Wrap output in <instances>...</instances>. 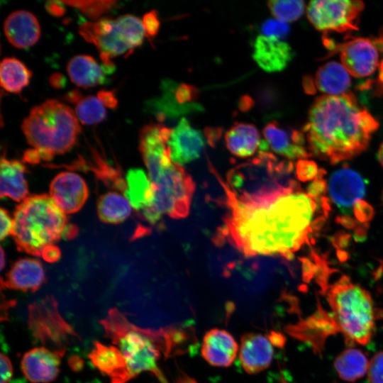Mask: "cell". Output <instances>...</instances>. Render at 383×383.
Wrapping results in <instances>:
<instances>
[{
  "mask_svg": "<svg viewBox=\"0 0 383 383\" xmlns=\"http://www.w3.org/2000/svg\"><path fill=\"white\" fill-rule=\"evenodd\" d=\"M221 181V179H219ZM228 212L223 234L245 255H278L291 258L309 241L329 212L299 186L257 196H236L221 180Z\"/></svg>",
  "mask_w": 383,
  "mask_h": 383,
  "instance_id": "6da1fadb",
  "label": "cell"
},
{
  "mask_svg": "<svg viewBox=\"0 0 383 383\" xmlns=\"http://www.w3.org/2000/svg\"><path fill=\"white\" fill-rule=\"evenodd\" d=\"M379 126L355 94L348 91L317 97L303 132L310 153L334 165L364 152Z\"/></svg>",
  "mask_w": 383,
  "mask_h": 383,
  "instance_id": "7a4b0ae2",
  "label": "cell"
},
{
  "mask_svg": "<svg viewBox=\"0 0 383 383\" xmlns=\"http://www.w3.org/2000/svg\"><path fill=\"white\" fill-rule=\"evenodd\" d=\"M28 144L42 160L64 154L75 145L81 127L74 111L56 99L33 107L22 123Z\"/></svg>",
  "mask_w": 383,
  "mask_h": 383,
  "instance_id": "3957f363",
  "label": "cell"
},
{
  "mask_svg": "<svg viewBox=\"0 0 383 383\" xmlns=\"http://www.w3.org/2000/svg\"><path fill=\"white\" fill-rule=\"evenodd\" d=\"M13 237L19 250L41 256L55 245L67 226L65 213L47 194L27 197L16 209Z\"/></svg>",
  "mask_w": 383,
  "mask_h": 383,
  "instance_id": "277c9868",
  "label": "cell"
},
{
  "mask_svg": "<svg viewBox=\"0 0 383 383\" xmlns=\"http://www.w3.org/2000/svg\"><path fill=\"white\" fill-rule=\"evenodd\" d=\"M326 294L336 331L348 341L367 344L372 336L376 319L370 293L343 275L328 286Z\"/></svg>",
  "mask_w": 383,
  "mask_h": 383,
  "instance_id": "5b68a950",
  "label": "cell"
},
{
  "mask_svg": "<svg viewBox=\"0 0 383 383\" xmlns=\"http://www.w3.org/2000/svg\"><path fill=\"white\" fill-rule=\"evenodd\" d=\"M104 335L118 345L122 353L131 379L150 372L165 382L157 362L160 356L162 333L133 325L116 307L100 321Z\"/></svg>",
  "mask_w": 383,
  "mask_h": 383,
  "instance_id": "8992f818",
  "label": "cell"
},
{
  "mask_svg": "<svg viewBox=\"0 0 383 383\" xmlns=\"http://www.w3.org/2000/svg\"><path fill=\"white\" fill-rule=\"evenodd\" d=\"M251 162L231 170L227 176L228 188L239 196H257L295 187L290 177L293 164L267 151H260Z\"/></svg>",
  "mask_w": 383,
  "mask_h": 383,
  "instance_id": "52a82bcc",
  "label": "cell"
},
{
  "mask_svg": "<svg viewBox=\"0 0 383 383\" xmlns=\"http://www.w3.org/2000/svg\"><path fill=\"white\" fill-rule=\"evenodd\" d=\"M79 32L99 50L106 72L113 70L112 57L140 46L145 35L142 20L132 14L84 22L80 24Z\"/></svg>",
  "mask_w": 383,
  "mask_h": 383,
  "instance_id": "ba28073f",
  "label": "cell"
},
{
  "mask_svg": "<svg viewBox=\"0 0 383 383\" xmlns=\"http://www.w3.org/2000/svg\"><path fill=\"white\" fill-rule=\"evenodd\" d=\"M151 184V201L142 211L146 221L155 224L163 214L173 218L188 215L195 184L192 177L181 166L172 162Z\"/></svg>",
  "mask_w": 383,
  "mask_h": 383,
  "instance_id": "9c48e42d",
  "label": "cell"
},
{
  "mask_svg": "<svg viewBox=\"0 0 383 383\" xmlns=\"http://www.w3.org/2000/svg\"><path fill=\"white\" fill-rule=\"evenodd\" d=\"M28 328L35 340L52 350L65 353L73 338L80 339L61 316L57 301L47 296L28 307Z\"/></svg>",
  "mask_w": 383,
  "mask_h": 383,
  "instance_id": "30bf717a",
  "label": "cell"
},
{
  "mask_svg": "<svg viewBox=\"0 0 383 383\" xmlns=\"http://www.w3.org/2000/svg\"><path fill=\"white\" fill-rule=\"evenodd\" d=\"M364 4L357 0H317L309 2L307 18L317 30L346 33L358 29V18Z\"/></svg>",
  "mask_w": 383,
  "mask_h": 383,
  "instance_id": "8fae6325",
  "label": "cell"
},
{
  "mask_svg": "<svg viewBox=\"0 0 383 383\" xmlns=\"http://www.w3.org/2000/svg\"><path fill=\"white\" fill-rule=\"evenodd\" d=\"M171 131L159 123L148 124L140 131L139 148L151 182L172 163L167 145Z\"/></svg>",
  "mask_w": 383,
  "mask_h": 383,
  "instance_id": "7c38bea8",
  "label": "cell"
},
{
  "mask_svg": "<svg viewBox=\"0 0 383 383\" xmlns=\"http://www.w3.org/2000/svg\"><path fill=\"white\" fill-rule=\"evenodd\" d=\"M342 65L350 74L365 77L373 74L378 66V50L374 41L354 38L338 45Z\"/></svg>",
  "mask_w": 383,
  "mask_h": 383,
  "instance_id": "4fadbf2b",
  "label": "cell"
},
{
  "mask_svg": "<svg viewBox=\"0 0 383 383\" xmlns=\"http://www.w3.org/2000/svg\"><path fill=\"white\" fill-rule=\"evenodd\" d=\"M88 196L86 182L73 172L59 173L50 185V196L65 213H74L80 210Z\"/></svg>",
  "mask_w": 383,
  "mask_h": 383,
  "instance_id": "5bb4252c",
  "label": "cell"
},
{
  "mask_svg": "<svg viewBox=\"0 0 383 383\" xmlns=\"http://www.w3.org/2000/svg\"><path fill=\"white\" fill-rule=\"evenodd\" d=\"M262 134L272 151L286 159L302 160L312 156L303 131L284 127L272 121L263 128Z\"/></svg>",
  "mask_w": 383,
  "mask_h": 383,
  "instance_id": "9a60e30c",
  "label": "cell"
},
{
  "mask_svg": "<svg viewBox=\"0 0 383 383\" xmlns=\"http://www.w3.org/2000/svg\"><path fill=\"white\" fill-rule=\"evenodd\" d=\"M204 145L201 133L184 117L172 128L167 142L171 161L179 166L199 158Z\"/></svg>",
  "mask_w": 383,
  "mask_h": 383,
  "instance_id": "2e32d148",
  "label": "cell"
},
{
  "mask_svg": "<svg viewBox=\"0 0 383 383\" xmlns=\"http://www.w3.org/2000/svg\"><path fill=\"white\" fill-rule=\"evenodd\" d=\"M328 192L331 201L343 212L347 213L365 194V182L353 169L343 167L330 177Z\"/></svg>",
  "mask_w": 383,
  "mask_h": 383,
  "instance_id": "e0dca14e",
  "label": "cell"
},
{
  "mask_svg": "<svg viewBox=\"0 0 383 383\" xmlns=\"http://www.w3.org/2000/svg\"><path fill=\"white\" fill-rule=\"evenodd\" d=\"M65 353L44 346L34 348L23 355L21 370L32 383L51 382L59 374L60 360Z\"/></svg>",
  "mask_w": 383,
  "mask_h": 383,
  "instance_id": "ac0fdd59",
  "label": "cell"
},
{
  "mask_svg": "<svg viewBox=\"0 0 383 383\" xmlns=\"http://www.w3.org/2000/svg\"><path fill=\"white\" fill-rule=\"evenodd\" d=\"M274 345L270 336L255 333L244 335L238 351L243 369L250 374L266 370L273 360Z\"/></svg>",
  "mask_w": 383,
  "mask_h": 383,
  "instance_id": "d6986e66",
  "label": "cell"
},
{
  "mask_svg": "<svg viewBox=\"0 0 383 383\" xmlns=\"http://www.w3.org/2000/svg\"><path fill=\"white\" fill-rule=\"evenodd\" d=\"M293 56L292 48L283 40L260 35L255 40L253 59L267 72L283 70Z\"/></svg>",
  "mask_w": 383,
  "mask_h": 383,
  "instance_id": "ffe728a7",
  "label": "cell"
},
{
  "mask_svg": "<svg viewBox=\"0 0 383 383\" xmlns=\"http://www.w3.org/2000/svg\"><path fill=\"white\" fill-rule=\"evenodd\" d=\"M201 351L202 357L210 365L226 367L235 360L239 346L235 339L227 331L213 328L205 333Z\"/></svg>",
  "mask_w": 383,
  "mask_h": 383,
  "instance_id": "44dd1931",
  "label": "cell"
},
{
  "mask_svg": "<svg viewBox=\"0 0 383 383\" xmlns=\"http://www.w3.org/2000/svg\"><path fill=\"white\" fill-rule=\"evenodd\" d=\"M88 357L102 374L110 378L111 383H126L132 379L126 360L118 348L96 340Z\"/></svg>",
  "mask_w": 383,
  "mask_h": 383,
  "instance_id": "7402d4cb",
  "label": "cell"
},
{
  "mask_svg": "<svg viewBox=\"0 0 383 383\" xmlns=\"http://www.w3.org/2000/svg\"><path fill=\"white\" fill-rule=\"evenodd\" d=\"M45 282V272L40 262L33 258L16 261L1 279V287L22 292H36Z\"/></svg>",
  "mask_w": 383,
  "mask_h": 383,
  "instance_id": "603a6c76",
  "label": "cell"
},
{
  "mask_svg": "<svg viewBox=\"0 0 383 383\" xmlns=\"http://www.w3.org/2000/svg\"><path fill=\"white\" fill-rule=\"evenodd\" d=\"M4 31L9 42L18 48L33 45L40 35V27L37 18L26 10L11 13L4 21Z\"/></svg>",
  "mask_w": 383,
  "mask_h": 383,
  "instance_id": "cb8c5ba5",
  "label": "cell"
},
{
  "mask_svg": "<svg viewBox=\"0 0 383 383\" xmlns=\"http://www.w3.org/2000/svg\"><path fill=\"white\" fill-rule=\"evenodd\" d=\"M25 165L19 160L2 156L1 160V197H8L16 201L27 198L28 187L25 176Z\"/></svg>",
  "mask_w": 383,
  "mask_h": 383,
  "instance_id": "d4e9b609",
  "label": "cell"
},
{
  "mask_svg": "<svg viewBox=\"0 0 383 383\" xmlns=\"http://www.w3.org/2000/svg\"><path fill=\"white\" fill-rule=\"evenodd\" d=\"M262 140L257 128L251 123H235L225 134L227 149L233 155L247 158L260 150Z\"/></svg>",
  "mask_w": 383,
  "mask_h": 383,
  "instance_id": "484cf974",
  "label": "cell"
},
{
  "mask_svg": "<svg viewBox=\"0 0 383 383\" xmlns=\"http://www.w3.org/2000/svg\"><path fill=\"white\" fill-rule=\"evenodd\" d=\"M316 89L326 95H340L350 87V74L342 64L331 61L322 65L314 78Z\"/></svg>",
  "mask_w": 383,
  "mask_h": 383,
  "instance_id": "4316f807",
  "label": "cell"
},
{
  "mask_svg": "<svg viewBox=\"0 0 383 383\" xmlns=\"http://www.w3.org/2000/svg\"><path fill=\"white\" fill-rule=\"evenodd\" d=\"M67 72L71 81L83 88L96 86L105 80L103 68L87 55L72 57L67 63Z\"/></svg>",
  "mask_w": 383,
  "mask_h": 383,
  "instance_id": "83f0119b",
  "label": "cell"
},
{
  "mask_svg": "<svg viewBox=\"0 0 383 383\" xmlns=\"http://www.w3.org/2000/svg\"><path fill=\"white\" fill-rule=\"evenodd\" d=\"M126 189L123 195L132 208L143 211L149 206L152 196V184L149 177L140 169H131L126 176Z\"/></svg>",
  "mask_w": 383,
  "mask_h": 383,
  "instance_id": "f1b7e54d",
  "label": "cell"
},
{
  "mask_svg": "<svg viewBox=\"0 0 383 383\" xmlns=\"http://www.w3.org/2000/svg\"><path fill=\"white\" fill-rule=\"evenodd\" d=\"M97 214L104 223H120L126 220L132 212L128 200L120 193L109 192L102 194L97 201Z\"/></svg>",
  "mask_w": 383,
  "mask_h": 383,
  "instance_id": "f546056e",
  "label": "cell"
},
{
  "mask_svg": "<svg viewBox=\"0 0 383 383\" xmlns=\"http://www.w3.org/2000/svg\"><path fill=\"white\" fill-rule=\"evenodd\" d=\"M31 71L18 59L4 57L0 65V82L6 91L18 94L28 85Z\"/></svg>",
  "mask_w": 383,
  "mask_h": 383,
  "instance_id": "4dcf8cb0",
  "label": "cell"
},
{
  "mask_svg": "<svg viewBox=\"0 0 383 383\" xmlns=\"http://www.w3.org/2000/svg\"><path fill=\"white\" fill-rule=\"evenodd\" d=\"M67 101L74 104V113L84 125H93L104 121L106 116L105 106L97 96H83L78 91H72L66 96Z\"/></svg>",
  "mask_w": 383,
  "mask_h": 383,
  "instance_id": "1f68e13d",
  "label": "cell"
},
{
  "mask_svg": "<svg viewBox=\"0 0 383 383\" xmlns=\"http://www.w3.org/2000/svg\"><path fill=\"white\" fill-rule=\"evenodd\" d=\"M369 362L361 350L349 348L337 356L334 361V366L342 379L354 382L367 372Z\"/></svg>",
  "mask_w": 383,
  "mask_h": 383,
  "instance_id": "d6a6232c",
  "label": "cell"
},
{
  "mask_svg": "<svg viewBox=\"0 0 383 383\" xmlns=\"http://www.w3.org/2000/svg\"><path fill=\"white\" fill-rule=\"evenodd\" d=\"M267 6L277 19L288 23L296 21L303 15L305 4L303 1L277 0L268 1Z\"/></svg>",
  "mask_w": 383,
  "mask_h": 383,
  "instance_id": "836d02e7",
  "label": "cell"
},
{
  "mask_svg": "<svg viewBox=\"0 0 383 383\" xmlns=\"http://www.w3.org/2000/svg\"><path fill=\"white\" fill-rule=\"evenodd\" d=\"M64 4L79 9L85 16L92 19H99L106 12L111 9L117 4L113 0H79L62 1Z\"/></svg>",
  "mask_w": 383,
  "mask_h": 383,
  "instance_id": "e575fe53",
  "label": "cell"
},
{
  "mask_svg": "<svg viewBox=\"0 0 383 383\" xmlns=\"http://www.w3.org/2000/svg\"><path fill=\"white\" fill-rule=\"evenodd\" d=\"M316 162L309 159L299 160L295 166V175L301 182H312L321 173Z\"/></svg>",
  "mask_w": 383,
  "mask_h": 383,
  "instance_id": "d590c367",
  "label": "cell"
},
{
  "mask_svg": "<svg viewBox=\"0 0 383 383\" xmlns=\"http://www.w3.org/2000/svg\"><path fill=\"white\" fill-rule=\"evenodd\" d=\"M260 30L263 35L282 40L289 34L290 27L284 21L269 18L262 23Z\"/></svg>",
  "mask_w": 383,
  "mask_h": 383,
  "instance_id": "8d00e7d4",
  "label": "cell"
},
{
  "mask_svg": "<svg viewBox=\"0 0 383 383\" xmlns=\"http://www.w3.org/2000/svg\"><path fill=\"white\" fill-rule=\"evenodd\" d=\"M174 96L176 101L180 105L194 104L199 96L198 89L191 84L182 83L176 84L174 89Z\"/></svg>",
  "mask_w": 383,
  "mask_h": 383,
  "instance_id": "74e56055",
  "label": "cell"
},
{
  "mask_svg": "<svg viewBox=\"0 0 383 383\" xmlns=\"http://www.w3.org/2000/svg\"><path fill=\"white\" fill-rule=\"evenodd\" d=\"M367 377L370 383H383V351L376 353L370 361Z\"/></svg>",
  "mask_w": 383,
  "mask_h": 383,
  "instance_id": "f35d334b",
  "label": "cell"
},
{
  "mask_svg": "<svg viewBox=\"0 0 383 383\" xmlns=\"http://www.w3.org/2000/svg\"><path fill=\"white\" fill-rule=\"evenodd\" d=\"M353 213L358 223L366 224L367 226L374 214L372 206L362 199L357 201L353 207Z\"/></svg>",
  "mask_w": 383,
  "mask_h": 383,
  "instance_id": "ab89813d",
  "label": "cell"
},
{
  "mask_svg": "<svg viewBox=\"0 0 383 383\" xmlns=\"http://www.w3.org/2000/svg\"><path fill=\"white\" fill-rule=\"evenodd\" d=\"M142 22L145 34H147L149 38L152 39L157 35L160 22L155 10H152L145 13Z\"/></svg>",
  "mask_w": 383,
  "mask_h": 383,
  "instance_id": "60d3db41",
  "label": "cell"
},
{
  "mask_svg": "<svg viewBox=\"0 0 383 383\" xmlns=\"http://www.w3.org/2000/svg\"><path fill=\"white\" fill-rule=\"evenodd\" d=\"M1 240H4L10 234L13 233V218L11 217L8 211L1 209Z\"/></svg>",
  "mask_w": 383,
  "mask_h": 383,
  "instance_id": "b9f144b4",
  "label": "cell"
},
{
  "mask_svg": "<svg viewBox=\"0 0 383 383\" xmlns=\"http://www.w3.org/2000/svg\"><path fill=\"white\" fill-rule=\"evenodd\" d=\"M0 367H1V382L0 383H9L13 375V367L9 358L4 355L1 354L0 357Z\"/></svg>",
  "mask_w": 383,
  "mask_h": 383,
  "instance_id": "7bdbcfd3",
  "label": "cell"
},
{
  "mask_svg": "<svg viewBox=\"0 0 383 383\" xmlns=\"http://www.w3.org/2000/svg\"><path fill=\"white\" fill-rule=\"evenodd\" d=\"M97 97L105 107L115 108L118 104L117 99L113 91L101 90L98 92Z\"/></svg>",
  "mask_w": 383,
  "mask_h": 383,
  "instance_id": "ee69618b",
  "label": "cell"
},
{
  "mask_svg": "<svg viewBox=\"0 0 383 383\" xmlns=\"http://www.w3.org/2000/svg\"><path fill=\"white\" fill-rule=\"evenodd\" d=\"M60 249L55 245L47 247L42 252L41 257L47 262H53L57 261L60 257Z\"/></svg>",
  "mask_w": 383,
  "mask_h": 383,
  "instance_id": "f6af8a7d",
  "label": "cell"
},
{
  "mask_svg": "<svg viewBox=\"0 0 383 383\" xmlns=\"http://www.w3.org/2000/svg\"><path fill=\"white\" fill-rule=\"evenodd\" d=\"M46 10L55 16H61L65 11L64 4L62 1H51L47 2Z\"/></svg>",
  "mask_w": 383,
  "mask_h": 383,
  "instance_id": "bcb514c9",
  "label": "cell"
},
{
  "mask_svg": "<svg viewBox=\"0 0 383 383\" xmlns=\"http://www.w3.org/2000/svg\"><path fill=\"white\" fill-rule=\"evenodd\" d=\"M16 304V301L11 299L1 301V321H8L9 319V309Z\"/></svg>",
  "mask_w": 383,
  "mask_h": 383,
  "instance_id": "7dc6e473",
  "label": "cell"
},
{
  "mask_svg": "<svg viewBox=\"0 0 383 383\" xmlns=\"http://www.w3.org/2000/svg\"><path fill=\"white\" fill-rule=\"evenodd\" d=\"M303 87L306 93L309 94H313L316 92V87L315 85L314 79L310 76H306L303 79Z\"/></svg>",
  "mask_w": 383,
  "mask_h": 383,
  "instance_id": "c3c4849f",
  "label": "cell"
},
{
  "mask_svg": "<svg viewBox=\"0 0 383 383\" xmlns=\"http://www.w3.org/2000/svg\"><path fill=\"white\" fill-rule=\"evenodd\" d=\"M373 83L375 87L374 95L377 96L383 95V68L379 67L378 77Z\"/></svg>",
  "mask_w": 383,
  "mask_h": 383,
  "instance_id": "681fc988",
  "label": "cell"
},
{
  "mask_svg": "<svg viewBox=\"0 0 383 383\" xmlns=\"http://www.w3.org/2000/svg\"><path fill=\"white\" fill-rule=\"evenodd\" d=\"M206 137L209 143H214L221 136L220 129L209 128L205 131Z\"/></svg>",
  "mask_w": 383,
  "mask_h": 383,
  "instance_id": "f907efd6",
  "label": "cell"
},
{
  "mask_svg": "<svg viewBox=\"0 0 383 383\" xmlns=\"http://www.w3.org/2000/svg\"><path fill=\"white\" fill-rule=\"evenodd\" d=\"M254 104L253 100L248 96H244L240 98L239 101V108L243 111L249 110Z\"/></svg>",
  "mask_w": 383,
  "mask_h": 383,
  "instance_id": "816d5d0a",
  "label": "cell"
},
{
  "mask_svg": "<svg viewBox=\"0 0 383 383\" xmlns=\"http://www.w3.org/2000/svg\"><path fill=\"white\" fill-rule=\"evenodd\" d=\"M50 81L52 87L59 88L64 84L65 79L62 74L56 73L51 76Z\"/></svg>",
  "mask_w": 383,
  "mask_h": 383,
  "instance_id": "f5cc1de1",
  "label": "cell"
},
{
  "mask_svg": "<svg viewBox=\"0 0 383 383\" xmlns=\"http://www.w3.org/2000/svg\"><path fill=\"white\" fill-rule=\"evenodd\" d=\"M77 234V228L73 225H68L66 226L63 233L62 238H73Z\"/></svg>",
  "mask_w": 383,
  "mask_h": 383,
  "instance_id": "db71d44e",
  "label": "cell"
},
{
  "mask_svg": "<svg viewBox=\"0 0 383 383\" xmlns=\"http://www.w3.org/2000/svg\"><path fill=\"white\" fill-rule=\"evenodd\" d=\"M375 45L377 47L378 45L380 46V48L383 51V31L381 33V34L379 35V38H376L375 40H373ZM379 67L380 68H383V59L380 62L379 65Z\"/></svg>",
  "mask_w": 383,
  "mask_h": 383,
  "instance_id": "11a10c76",
  "label": "cell"
},
{
  "mask_svg": "<svg viewBox=\"0 0 383 383\" xmlns=\"http://www.w3.org/2000/svg\"><path fill=\"white\" fill-rule=\"evenodd\" d=\"M377 159H378L380 165L383 167V141L381 143V145H380V146L379 148L378 152H377Z\"/></svg>",
  "mask_w": 383,
  "mask_h": 383,
  "instance_id": "9f6ffc18",
  "label": "cell"
},
{
  "mask_svg": "<svg viewBox=\"0 0 383 383\" xmlns=\"http://www.w3.org/2000/svg\"><path fill=\"white\" fill-rule=\"evenodd\" d=\"M4 249L1 248V269L2 270L4 267V265H5V259H4Z\"/></svg>",
  "mask_w": 383,
  "mask_h": 383,
  "instance_id": "6f0895ef",
  "label": "cell"
},
{
  "mask_svg": "<svg viewBox=\"0 0 383 383\" xmlns=\"http://www.w3.org/2000/svg\"><path fill=\"white\" fill-rule=\"evenodd\" d=\"M382 200H383V194H382Z\"/></svg>",
  "mask_w": 383,
  "mask_h": 383,
  "instance_id": "680465c9",
  "label": "cell"
}]
</instances>
